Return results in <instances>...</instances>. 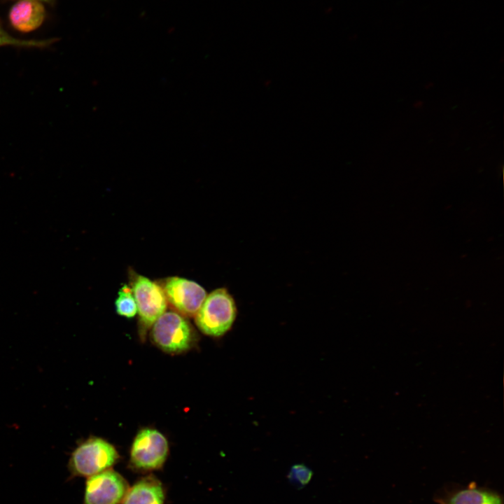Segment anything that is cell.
Here are the masks:
<instances>
[{"label": "cell", "mask_w": 504, "mask_h": 504, "mask_svg": "<svg viewBox=\"0 0 504 504\" xmlns=\"http://www.w3.org/2000/svg\"><path fill=\"white\" fill-rule=\"evenodd\" d=\"M131 285L141 330L145 332L166 312L167 299L159 284L142 275H133Z\"/></svg>", "instance_id": "obj_5"}, {"label": "cell", "mask_w": 504, "mask_h": 504, "mask_svg": "<svg viewBox=\"0 0 504 504\" xmlns=\"http://www.w3.org/2000/svg\"><path fill=\"white\" fill-rule=\"evenodd\" d=\"M169 454L167 438L159 430L145 428L136 435L130 449V468L139 472L160 469Z\"/></svg>", "instance_id": "obj_4"}, {"label": "cell", "mask_w": 504, "mask_h": 504, "mask_svg": "<svg viewBox=\"0 0 504 504\" xmlns=\"http://www.w3.org/2000/svg\"><path fill=\"white\" fill-rule=\"evenodd\" d=\"M313 472L304 464L293 465L287 475L289 482L297 488H302L311 480Z\"/></svg>", "instance_id": "obj_13"}, {"label": "cell", "mask_w": 504, "mask_h": 504, "mask_svg": "<svg viewBox=\"0 0 504 504\" xmlns=\"http://www.w3.org/2000/svg\"><path fill=\"white\" fill-rule=\"evenodd\" d=\"M446 504H503L501 498L496 493L468 489L456 492Z\"/></svg>", "instance_id": "obj_10"}, {"label": "cell", "mask_w": 504, "mask_h": 504, "mask_svg": "<svg viewBox=\"0 0 504 504\" xmlns=\"http://www.w3.org/2000/svg\"><path fill=\"white\" fill-rule=\"evenodd\" d=\"M57 38L22 39L10 35L0 24V47L13 46L23 48H44L57 41Z\"/></svg>", "instance_id": "obj_11"}, {"label": "cell", "mask_w": 504, "mask_h": 504, "mask_svg": "<svg viewBox=\"0 0 504 504\" xmlns=\"http://www.w3.org/2000/svg\"><path fill=\"white\" fill-rule=\"evenodd\" d=\"M129 487L124 477L108 469L88 477L83 504H120Z\"/></svg>", "instance_id": "obj_7"}, {"label": "cell", "mask_w": 504, "mask_h": 504, "mask_svg": "<svg viewBox=\"0 0 504 504\" xmlns=\"http://www.w3.org/2000/svg\"><path fill=\"white\" fill-rule=\"evenodd\" d=\"M46 17V11L42 2L34 0L18 1L10 7L8 13L10 25L23 33L39 28Z\"/></svg>", "instance_id": "obj_8"}, {"label": "cell", "mask_w": 504, "mask_h": 504, "mask_svg": "<svg viewBox=\"0 0 504 504\" xmlns=\"http://www.w3.org/2000/svg\"><path fill=\"white\" fill-rule=\"evenodd\" d=\"M34 1H40V2H46V3L50 4V3H52L54 0H34Z\"/></svg>", "instance_id": "obj_15"}, {"label": "cell", "mask_w": 504, "mask_h": 504, "mask_svg": "<svg viewBox=\"0 0 504 504\" xmlns=\"http://www.w3.org/2000/svg\"><path fill=\"white\" fill-rule=\"evenodd\" d=\"M237 307L233 296L225 288H216L206 296L195 315L197 328L205 335L218 337L233 326Z\"/></svg>", "instance_id": "obj_2"}, {"label": "cell", "mask_w": 504, "mask_h": 504, "mask_svg": "<svg viewBox=\"0 0 504 504\" xmlns=\"http://www.w3.org/2000/svg\"><path fill=\"white\" fill-rule=\"evenodd\" d=\"M167 304L184 316H195L206 293L204 288L194 281L178 276H171L160 284Z\"/></svg>", "instance_id": "obj_6"}, {"label": "cell", "mask_w": 504, "mask_h": 504, "mask_svg": "<svg viewBox=\"0 0 504 504\" xmlns=\"http://www.w3.org/2000/svg\"><path fill=\"white\" fill-rule=\"evenodd\" d=\"M115 305L117 314L120 316L132 318L136 314L137 307L131 286L125 284L120 288Z\"/></svg>", "instance_id": "obj_12"}, {"label": "cell", "mask_w": 504, "mask_h": 504, "mask_svg": "<svg viewBox=\"0 0 504 504\" xmlns=\"http://www.w3.org/2000/svg\"><path fill=\"white\" fill-rule=\"evenodd\" d=\"M115 447L103 438H89L71 454L68 469L71 477H88L110 469L119 460Z\"/></svg>", "instance_id": "obj_1"}, {"label": "cell", "mask_w": 504, "mask_h": 504, "mask_svg": "<svg viewBox=\"0 0 504 504\" xmlns=\"http://www.w3.org/2000/svg\"><path fill=\"white\" fill-rule=\"evenodd\" d=\"M164 500L165 491L161 481L148 475L129 487L120 504H164Z\"/></svg>", "instance_id": "obj_9"}, {"label": "cell", "mask_w": 504, "mask_h": 504, "mask_svg": "<svg viewBox=\"0 0 504 504\" xmlns=\"http://www.w3.org/2000/svg\"><path fill=\"white\" fill-rule=\"evenodd\" d=\"M153 342L168 354H181L195 343L197 335L191 323L176 312H164L151 326Z\"/></svg>", "instance_id": "obj_3"}, {"label": "cell", "mask_w": 504, "mask_h": 504, "mask_svg": "<svg viewBox=\"0 0 504 504\" xmlns=\"http://www.w3.org/2000/svg\"><path fill=\"white\" fill-rule=\"evenodd\" d=\"M423 102L422 101H416L414 104V107L415 108H421L423 106Z\"/></svg>", "instance_id": "obj_14"}]
</instances>
